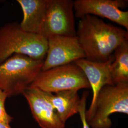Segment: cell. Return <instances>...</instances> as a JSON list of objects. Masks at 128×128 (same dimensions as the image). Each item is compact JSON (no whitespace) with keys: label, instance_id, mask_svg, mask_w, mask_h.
<instances>
[{"label":"cell","instance_id":"9","mask_svg":"<svg viewBox=\"0 0 128 128\" xmlns=\"http://www.w3.org/2000/svg\"><path fill=\"white\" fill-rule=\"evenodd\" d=\"M22 94L28 102L33 117L41 128H65L48 99V92L29 86Z\"/></svg>","mask_w":128,"mask_h":128},{"label":"cell","instance_id":"16","mask_svg":"<svg viewBox=\"0 0 128 128\" xmlns=\"http://www.w3.org/2000/svg\"><path fill=\"white\" fill-rule=\"evenodd\" d=\"M0 128H10V125H6L5 124L0 122Z\"/></svg>","mask_w":128,"mask_h":128},{"label":"cell","instance_id":"5","mask_svg":"<svg viewBox=\"0 0 128 128\" xmlns=\"http://www.w3.org/2000/svg\"><path fill=\"white\" fill-rule=\"evenodd\" d=\"M30 86L52 94L91 88L82 69L74 62L41 71Z\"/></svg>","mask_w":128,"mask_h":128},{"label":"cell","instance_id":"1","mask_svg":"<svg viewBox=\"0 0 128 128\" xmlns=\"http://www.w3.org/2000/svg\"><path fill=\"white\" fill-rule=\"evenodd\" d=\"M76 36L89 61L103 63L109 60L117 46L128 40V31L87 15L80 18Z\"/></svg>","mask_w":128,"mask_h":128},{"label":"cell","instance_id":"3","mask_svg":"<svg viewBox=\"0 0 128 128\" xmlns=\"http://www.w3.org/2000/svg\"><path fill=\"white\" fill-rule=\"evenodd\" d=\"M114 113L128 114V82L104 86L86 110V118L90 128H110V116Z\"/></svg>","mask_w":128,"mask_h":128},{"label":"cell","instance_id":"6","mask_svg":"<svg viewBox=\"0 0 128 128\" xmlns=\"http://www.w3.org/2000/svg\"><path fill=\"white\" fill-rule=\"evenodd\" d=\"M41 36H76L72 0H49Z\"/></svg>","mask_w":128,"mask_h":128},{"label":"cell","instance_id":"12","mask_svg":"<svg viewBox=\"0 0 128 128\" xmlns=\"http://www.w3.org/2000/svg\"><path fill=\"white\" fill-rule=\"evenodd\" d=\"M48 96L60 119L64 123L74 115L79 114L81 98L78 91L66 90L54 94L48 92Z\"/></svg>","mask_w":128,"mask_h":128},{"label":"cell","instance_id":"8","mask_svg":"<svg viewBox=\"0 0 128 128\" xmlns=\"http://www.w3.org/2000/svg\"><path fill=\"white\" fill-rule=\"evenodd\" d=\"M128 0H76L74 1L75 16L82 18L91 15L108 18L128 30V12L120 9L127 7Z\"/></svg>","mask_w":128,"mask_h":128},{"label":"cell","instance_id":"11","mask_svg":"<svg viewBox=\"0 0 128 128\" xmlns=\"http://www.w3.org/2000/svg\"><path fill=\"white\" fill-rule=\"evenodd\" d=\"M22 12L20 26L27 32L40 35L49 0H17Z\"/></svg>","mask_w":128,"mask_h":128},{"label":"cell","instance_id":"15","mask_svg":"<svg viewBox=\"0 0 128 128\" xmlns=\"http://www.w3.org/2000/svg\"><path fill=\"white\" fill-rule=\"evenodd\" d=\"M88 95V93L86 91L84 92L82 94L81 98V104L79 108V114L80 115V119L82 124V128H90L87 124L86 118V100Z\"/></svg>","mask_w":128,"mask_h":128},{"label":"cell","instance_id":"14","mask_svg":"<svg viewBox=\"0 0 128 128\" xmlns=\"http://www.w3.org/2000/svg\"><path fill=\"white\" fill-rule=\"evenodd\" d=\"M7 98L6 94L0 90V122L10 125L12 121L13 118L7 113L5 109V103Z\"/></svg>","mask_w":128,"mask_h":128},{"label":"cell","instance_id":"7","mask_svg":"<svg viewBox=\"0 0 128 128\" xmlns=\"http://www.w3.org/2000/svg\"><path fill=\"white\" fill-rule=\"evenodd\" d=\"M48 50L41 71L73 63L86 58L77 36H52L48 37Z\"/></svg>","mask_w":128,"mask_h":128},{"label":"cell","instance_id":"10","mask_svg":"<svg viewBox=\"0 0 128 128\" xmlns=\"http://www.w3.org/2000/svg\"><path fill=\"white\" fill-rule=\"evenodd\" d=\"M114 60V54L105 62L98 63L86 58L76 60L74 63L82 69L87 78L92 92L90 107L92 106L100 89L106 84L114 85L110 72V66Z\"/></svg>","mask_w":128,"mask_h":128},{"label":"cell","instance_id":"13","mask_svg":"<svg viewBox=\"0 0 128 128\" xmlns=\"http://www.w3.org/2000/svg\"><path fill=\"white\" fill-rule=\"evenodd\" d=\"M114 55V60L110 68L113 84L128 82V40L117 47Z\"/></svg>","mask_w":128,"mask_h":128},{"label":"cell","instance_id":"2","mask_svg":"<svg viewBox=\"0 0 128 128\" xmlns=\"http://www.w3.org/2000/svg\"><path fill=\"white\" fill-rule=\"evenodd\" d=\"M47 50L46 38L23 30L18 22L6 23L0 27V64L15 54L44 60Z\"/></svg>","mask_w":128,"mask_h":128},{"label":"cell","instance_id":"4","mask_svg":"<svg viewBox=\"0 0 128 128\" xmlns=\"http://www.w3.org/2000/svg\"><path fill=\"white\" fill-rule=\"evenodd\" d=\"M44 60L15 54L0 64V90L8 98L22 94L41 71Z\"/></svg>","mask_w":128,"mask_h":128}]
</instances>
